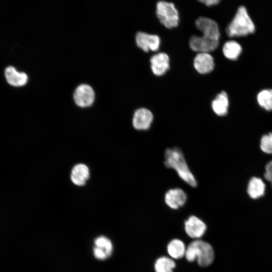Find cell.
<instances>
[{
	"mask_svg": "<svg viewBox=\"0 0 272 272\" xmlns=\"http://www.w3.org/2000/svg\"><path fill=\"white\" fill-rule=\"evenodd\" d=\"M74 99L75 103L79 106L88 107L93 103L95 93L91 86L82 84L76 88L74 93Z\"/></svg>",
	"mask_w": 272,
	"mask_h": 272,
	"instance_id": "6",
	"label": "cell"
},
{
	"mask_svg": "<svg viewBox=\"0 0 272 272\" xmlns=\"http://www.w3.org/2000/svg\"><path fill=\"white\" fill-rule=\"evenodd\" d=\"M175 263L171 258L166 256L159 257L155 262L156 272H173Z\"/></svg>",
	"mask_w": 272,
	"mask_h": 272,
	"instance_id": "19",
	"label": "cell"
},
{
	"mask_svg": "<svg viewBox=\"0 0 272 272\" xmlns=\"http://www.w3.org/2000/svg\"><path fill=\"white\" fill-rule=\"evenodd\" d=\"M193 65L199 73L201 74L209 73L214 68V58L209 53L199 52L194 58Z\"/></svg>",
	"mask_w": 272,
	"mask_h": 272,
	"instance_id": "10",
	"label": "cell"
},
{
	"mask_svg": "<svg viewBox=\"0 0 272 272\" xmlns=\"http://www.w3.org/2000/svg\"><path fill=\"white\" fill-rule=\"evenodd\" d=\"M271 185H272V182H271Z\"/></svg>",
	"mask_w": 272,
	"mask_h": 272,
	"instance_id": "26",
	"label": "cell"
},
{
	"mask_svg": "<svg viewBox=\"0 0 272 272\" xmlns=\"http://www.w3.org/2000/svg\"><path fill=\"white\" fill-rule=\"evenodd\" d=\"M153 119V114L149 110L144 108H139L134 113L132 125L136 129L147 130L150 128Z\"/></svg>",
	"mask_w": 272,
	"mask_h": 272,
	"instance_id": "8",
	"label": "cell"
},
{
	"mask_svg": "<svg viewBox=\"0 0 272 272\" xmlns=\"http://www.w3.org/2000/svg\"><path fill=\"white\" fill-rule=\"evenodd\" d=\"M89 176V168L84 164L81 163L76 165L71 171V180L74 184L78 186L84 185Z\"/></svg>",
	"mask_w": 272,
	"mask_h": 272,
	"instance_id": "13",
	"label": "cell"
},
{
	"mask_svg": "<svg viewBox=\"0 0 272 272\" xmlns=\"http://www.w3.org/2000/svg\"><path fill=\"white\" fill-rule=\"evenodd\" d=\"M186 249L184 243L177 239L171 240L167 246L168 254L174 259H179L185 256Z\"/></svg>",
	"mask_w": 272,
	"mask_h": 272,
	"instance_id": "17",
	"label": "cell"
},
{
	"mask_svg": "<svg viewBox=\"0 0 272 272\" xmlns=\"http://www.w3.org/2000/svg\"><path fill=\"white\" fill-rule=\"evenodd\" d=\"M242 51L240 45L233 40L226 42L223 47V52L226 57L231 60H236Z\"/></svg>",
	"mask_w": 272,
	"mask_h": 272,
	"instance_id": "18",
	"label": "cell"
},
{
	"mask_svg": "<svg viewBox=\"0 0 272 272\" xmlns=\"http://www.w3.org/2000/svg\"><path fill=\"white\" fill-rule=\"evenodd\" d=\"M187 199V195L180 188L169 190L165 194V201L167 205L173 209H177L183 206Z\"/></svg>",
	"mask_w": 272,
	"mask_h": 272,
	"instance_id": "12",
	"label": "cell"
},
{
	"mask_svg": "<svg viewBox=\"0 0 272 272\" xmlns=\"http://www.w3.org/2000/svg\"><path fill=\"white\" fill-rule=\"evenodd\" d=\"M151 67L154 74L162 76L169 67L168 55L164 52H160L153 55L150 58Z\"/></svg>",
	"mask_w": 272,
	"mask_h": 272,
	"instance_id": "11",
	"label": "cell"
},
{
	"mask_svg": "<svg viewBox=\"0 0 272 272\" xmlns=\"http://www.w3.org/2000/svg\"><path fill=\"white\" fill-rule=\"evenodd\" d=\"M207 229L205 223L197 217L190 216L185 222V230L192 238H199L205 233Z\"/></svg>",
	"mask_w": 272,
	"mask_h": 272,
	"instance_id": "9",
	"label": "cell"
},
{
	"mask_svg": "<svg viewBox=\"0 0 272 272\" xmlns=\"http://www.w3.org/2000/svg\"><path fill=\"white\" fill-rule=\"evenodd\" d=\"M200 2L204 3L208 6H211L218 4L220 1L219 0H206V1H200Z\"/></svg>",
	"mask_w": 272,
	"mask_h": 272,
	"instance_id": "25",
	"label": "cell"
},
{
	"mask_svg": "<svg viewBox=\"0 0 272 272\" xmlns=\"http://www.w3.org/2000/svg\"><path fill=\"white\" fill-rule=\"evenodd\" d=\"M260 148L265 153L272 154V132L263 135L260 142Z\"/></svg>",
	"mask_w": 272,
	"mask_h": 272,
	"instance_id": "22",
	"label": "cell"
},
{
	"mask_svg": "<svg viewBox=\"0 0 272 272\" xmlns=\"http://www.w3.org/2000/svg\"><path fill=\"white\" fill-rule=\"evenodd\" d=\"M186 259L192 262L197 260L198 264L202 267L210 265L214 259V251L208 242L201 240L191 242L186 249Z\"/></svg>",
	"mask_w": 272,
	"mask_h": 272,
	"instance_id": "3",
	"label": "cell"
},
{
	"mask_svg": "<svg viewBox=\"0 0 272 272\" xmlns=\"http://www.w3.org/2000/svg\"><path fill=\"white\" fill-rule=\"evenodd\" d=\"M165 166L176 170L184 181L190 186L195 187L197 182L190 171L181 151L178 148L167 149L165 153Z\"/></svg>",
	"mask_w": 272,
	"mask_h": 272,
	"instance_id": "2",
	"label": "cell"
},
{
	"mask_svg": "<svg viewBox=\"0 0 272 272\" xmlns=\"http://www.w3.org/2000/svg\"><path fill=\"white\" fill-rule=\"evenodd\" d=\"M228 106V97L225 91L218 94L212 103L214 112L220 116H225L227 114Z\"/></svg>",
	"mask_w": 272,
	"mask_h": 272,
	"instance_id": "16",
	"label": "cell"
},
{
	"mask_svg": "<svg viewBox=\"0 0 272 272\" xmlns=\"http://www.w3.org/2000/svg\"><path fill=\"white\" fill-rule=\"evenodd\" d=\"M258 104L267 111L272 110V89L260 91L257 97Z\"/></svg>",
	"mask_w": 272,
	"mask_h": 272,
	"instance_id": "20",
	"label": "cell"
},
{
	"mask_svg": "<svg viewBox=\"0 0 272 272\" xmlns=\"http://www.w3.org/2000/svg\"><path fill=\"white\" fill-rule=\"evenodd\" d=\"M156 15L160 22L167 28L178 25V12L172 3L158 2L156 5Z\"/></svg>",
	"mask_w": 272,
	"mask_h": 272,
	"instance_id": "5",
	"label": "cell"
},
{
	"mask_svg": "<svg viewBox=\"0 0 272 272\" xmlns=\"http://www.w3.org/2000/svg\"><path fill=\"white\" fill-rule=\"evenodd\" d=\"M5 75L7 82L15 87L24 86L28 81V76L25 73L18 72L12 66L6 69Z\"/></svg>",
	"mask_w": 272,
	"mask_h": 272,
	"instance_id": "14",
	"label": "cell"
},
{
	"mask_svg": "<svg viewBox=\"0 0 272 272\" xmlns=\"http://www.w3.org/2000/svg\"><path fill=\"white\" fill-rule=\"evenodd\" d=\"M265 185L263 180L258 177H252L248 182L247 191L252 199H257L263 196Z\"/></svg>",
	"mask_w": 272,
	"mask_h": 272,
	"instance_id": "15",
	"label": "cell"
},
{
	"mask_svg": "<svg viewBox=\"0 0 272 272\" xmlns=\"http://www.w3.org/2000/svg\"><path fill=\"white\" fill-rule=\"evenodd\" d=\"M265 171L264 174L265 179L269 181L272 182V161H269L267 163L265 168Z\"/></svg>",
	"mask_w": 272,
	"mask_h": 272,
	"instance_id": "24",
	"label": "cell"
},
{
	"mask_svg": "<svg viewBox=\"0 0 272 272\" xmlns=\"http://www.w3.org/2000/svg\"><path fill=\"white\" fill-rule=\"evenodd\" d=\"M135 40L138 46L145 52H148L149 50L157 51L160 44L158 36L143 32H138L136 34Z\"/></svg>",
	"mask_w": 272,
	"mask_h": 272,
	"instance_id": "7",
	"label": "cell"
},
{
	"mask_svg": "<svg viewBox=\"0 0 272 272\" xmlns=\"http://www.w3.org/2000/svg\"><path fill=\"white\" fill-rule=\"evenodd\" d=\"M95 246L104 250L109 257L113 250L111 241L107 237L101 236L97 237L94 241Z\"/></svg>",
	"mask_w": 272,
	"mask_h": 272,
	"instance_id": "21",
	"label": "cell"
},
{
	"mask_svg": "<svg viewBox=\"0 0 272 272\" xmlns=\"http://www.w3.org/2000/svg\"><path fill=\"white\" fill-rule=\"evenodd\" d=\"M255 26L244 6L240 7L234 18L227 28L230 37L246 36L253 33Z\"/></svg>",
	"mask_w": 272,
	"mask_h": 272,
	"instance_id": "4",
	"label": "cell"
},
{
	"mask_svg": "<svg viewBox=\"0 0 272 272\" xmlns=\"http://www.w3.org/2000/svg\"><path fill=\"white\" fill-rule=\"evenodd\" d=\"M93 253L95 257L99 260H104L108 257L104 250L95 246L93 248Z\"/></svg>",
	"mask_w": 272,
	"mask_h": 272,
	"instance_id": "23",
	"label": "cell"
},
{
	"mask_svg": "<svg viewBox=\"0 0 272 272\" xmlns=\"http://www.w3.org/2000/svg\"><path fill=\"white\" fill-rule=\"evenodd\" d=\"M197 28L203 35L192 36L189 46L192 50L199 52H209L215 50L219 43L220 31L217 23L207 17H199L195 21Z\"/></svg>",
	"mask_w": 272,
	"mask_h": 272,
	"instance_id": "1",
	"label": "cell"
}]
</instances>
